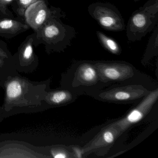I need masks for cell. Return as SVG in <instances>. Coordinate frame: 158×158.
<instances>
[{
    "mask_svg": "<svg viewBox=\"0 0 158 158\" xmlns=\"http://www.w3.org/2000/svg\"><path fill=\"white\" fill-rule=\"evenodd\" d=\"M73 95L67 90L48 91L45 102L48 106H60L73 101Z\"/></svg>",
    "mask_w": 158,
    "mask_h": 158,
    "instance_id": "30bf717a",
    "label": "cell"
},
{
    "mask_svg": "<svg viewBox=\"0 0 158 158\" xmlns=\"http://www.w3.org/2000/svg\"><path fill=\"white\" fill-rule=\"evenodd\" d=\"M96 34L102 46L109 52L116 55H120L122 53L121 47L112 38L99 31H97Z\"/></svg>",
    "mask_w": 158,
    "mask_h": 158,
    "instance_id": "7c38bea8",
    "label": "cell"
},
{
    "mask_svg": "<svg viewBox=\"0 0 158 158\" xmlns=\"http://www.w3.org/2000/svg\"><path fill=\"white\" fill-rule=\"evenodd\" d=\"M0 58H7L8 56L7 54L5 53V52H3L2 51L0 50Z\"/></svg>",
    "mask_w": 158,
    "mask_h": 158,
    "instance_id": "ffe728a7",
    "label": "cell"
},
{
    "mask_svg": "<svg viewBox=\"0 0 158 158\" xmlns=\"http://www.w3.org/2000/svg\"><path fill=\"white\" fill-rule=\"evenodd\" d=\"M12 1L13 0H0V3L4 4H8Z\"/></svg>",
    "mask_w": 158,
    "mask_h": 158,
    "instance_id": "44dd1931",
    "label": "cell"
},
{
    "mask_svg": "<svg viewBox=\"0 0 158 158\" xmlns=\"http://www.w3.org/2000/svg\"><path fill=\"white\" fill-rule=\"evenodd\" d=\"M91 17L105 30L120 32L126 29L124 20L118 9L109 2L91 3L88 7Z\"/></svg>",
    "mask_w": 158,
    "mask_h": 158,
    "instance_id": "3957f363",
    "label": "cell"
},
{
    "mask_svg": "<svg viewBox=\"0 0 158 158\" xmlns=\"http://www.w3.org/2000/svg\"><path fill=\"white\" fill-rule=\"evenodd\" d=\"M94 65L98 71L99 79L104 83L124 81L134 75L132 65L126 62L98 61Z\"/></svg>",
    "mask_w": 158,
    "mask_h": 158,
    "instance_id": "5b68a950",
    "label": "cell"
},
{
    "mask_svg": "<svg viewBox=\"0 0 158 158\" xmlns=\"http://www.w3.org/2000/svg\"><path fill=\"white\" fill-rule=\"evenodd\" d=\"M4 58H0V76L6 74L13 71H9V69L5 68V62Z\"/></svg>",
    "mask_w": 158,
    "mask_h": 158,
    "instance_id": "e0dca14e",
    "label": "cell"
},
{
    "mask_svg": "<svg viewBox=\"0 0 158 158\" xmlns=\"http://www.w3.org/2000/svg\"><path fill=\"white\" fill-rule=\"evenodd\" d=\"M150 92L141 85H129L103 91L99 95V98L112 102H130L145 97Z\"/></svg>",
    "mask_w": 158,
    "mask_h": 158,
    "instance_id": "ba28073f",
    "label": "cell"
},
{
    "mask_svg": "<svg viewBox=\"0 0 158 158\" xmlns=\"http://www.w3.org/2000/svg\"><path fill=\"white\" fill-rule=\"evenodd\" d=\"M15 25V22L13 20H2L0 21V29L2 30H10L13 28Z\"/></svg>",
    "mask_w": 158,
    "mask_h": 158,
    "instance_id": "2e32d148",
    "label": "cell"
},
{
    "mask_svg": "<svg viewBox=\"0 0 158 158\" xmlns=\"http://www.w3.org/2000/svg\"><path fill=\"white\" fill-rule=\"evenodd\" d=\"M35 0H19L20 4L24 7H27L33 3Z\"/></svg>",
    "mask_w": 158,
    "mask_h": 158,
    "instance_id": "d6986e66",
    "label": "cell"
},
{
    "mask_svg": "<svg viewBox=\"0 0 158 158\" xmlns=\"http://www.w3.org/2000/svg\"><path fill=\"white\" fill-rule=\"evenodd\" d=\"M73 151L74 157L77 158H82L83 155H84L83 151L82 149L79 148L77 147H74L73 148Z\"/></svg>",
    "mask_w": 158,
    "mask_h": 158,
    "instance_id": "ac0fdd59",
    "label": "cell"
},
{
    "mask_svg": "<svg viewBox=\"0 0 158 158\" xmlns=\"http://www.w3.org/2000/svg\"><path fill=\"white\" fill-rule=\"evenodd\" d=\"M13 71L0 76V84L5 90L4 103L0 112L4 118L20 113L35 112L48 106L45 98L47 84L35 83L15 75Z\"/></svg>",
    "mask_w": 158,
    "mask_h": 158,
    "instance_id": "6da1fadb",
    "label": "cell"
},
{
    "mask_svg": "<svg viewBox=\"0 0 158 158\" xmlns=\"http://www.w3.org/2000/svg\"><path fill=\"white\" fill-rule=\"evenodd\" d=\"M158 22V0H148L129 18L125 29L128 41H140L155 28Z\"/></svg>",
    "mask_w": 158,
    "mask_h": 158,
    "instance_id": "7a4b0ae2",
    "label": "cell"
},
{
    "mask_svg": "<svg viewBox=\"0 0 158 158\" xmlns=\"http://www.w3.org/2000/svg\"><path fill=\"white\" fill-rule=\"evenodd\" d=\"M51 157L55 158H67L74 157L73 154L62 147H54L49 151Z\"/></svg>",
    "mask_w": 158,
    "mask_h": 158,
    "instance_id": "5bb4252c",
    "label": "cell"
},
{
    "mask_svg": "<svg viewBox=\"0 0 158 158\" xmlns=\"http://www.w3.org/2000/svg\"><path fill=\"white\" fill-rule=\"evenodd\" d=\"M122 134L118 128L108 125L102 128L95 138L82 149L83 153L95 152L99 155H104Z\"/></svg>",
    "mask_w": 158,
    "mask_h": 158,
    "instance_id": "52a82bcc",
    "label": "cell"
},
{
    "mask_svg": "<svg viewBox=\"0 0 158 158\" xmlns=\"http://www.w3.org/2000/svg\"><path fill=\"white\" fill-rule=\"evenodd\" d=\"M158 89L150 91L136 107L132 109L124 117L110 124L118 128L123 134L129 127L141 121L152 109L158 100Z\"/></svg>",
    "mask_w": 158,
    "mask_h": 158,
    "instance_id": "277c9868",
    "label": "cell"
},
{
    "mask_svg": "<svg viewBox=\"0 0 158 158\" xmlns=\"http://www.w3.org/2000/svg\"><path fill=\"white\" fill-rule=\"evenodd\" d=\"M158 52V26L157 25L149 40L146 51L141 61L142 64H146L153 57L157 55Z\"/></svg>",
    "mask_w": 158,
    "mask_h": 158,
    "instance_id": "8fae6325",
    "label": "cell"
},
{
    "mask_svg": "<svg viewBox=\"0 0 158 158\" xmlns=\"http://www.w3.org/2000/svg\"><path fill=\"white\" fill-rule=\"evenodd\" d=\"M3 119V117L2 116L1 113V112H0V123H1V122H2V121Z\"/></svg>",
    "mask_w": 158,
    "mask_h": 158,
    "instance_id": "7402d4cb",
    "label": "cell"
},
{
    "mask_svg": "<svg viewBox=\"0 0 158 158\" xmlns=\"http://www.w3.org/2000/svg\"><path fill=\"white\" fill-rule=\"evenodd\" d=\"M74 80L77 84L83 85H91L97 83L99 76L94 64L88 62L80 64L77 69Z\"/></svg>",
    "mask_w": 158,
    "mask_h": 158,
    "instance_id": "9c48e42d",
    "label": "cell"
},
{
    "mask_svg": "<svg viewBox=\"0 0 158 158\" xmlns=\"http://www.w3.org/2000/svg\"><path fill=\"white\" fill-rule=\"evenodd\" d=\"M35 14L31 13L30 15L27 16V19L29 23L34 27H38L42 25L46 21L48 15L47 8H40L35 10Z\"/></svg>",
    "mask_w": 158,
    "mask_h": 158,
    "instance_id": "4fadbf2b",
    "label": "cell"
},
{
    "mask_svg": "<svg viewBox=\"0 0 158 158\" xmlns=\"http://www.w3.org/2000/svg\"><path fill=\"white\" fill-rule=\"evenodd\" d=\"M134 2H138L139 1H140V0H134Z\"/></svg>",
    "mask_w": 158,
    "mask_h": 158,
    "instance_id": "603a6c76",
    "label": "cell"
},
{
    "mask_svg": "<svg viewBox=\"0 0 158 158\" xmlns=\"http://www.w3.org/2000/svg\"><path fill=\"white\" fill-rule=\"evenodd\" d=\"M34 50L32 45L30 43L27 44L24 49L22 53V60L24 62H30L33 57Z\"/></svg>",
    "mask_w": 158,
    "mask_h": 158,
    "instance_id": "9a60e30c",
    "label": "cell"
},
{
    "mask_svg": "<svg viewBox=\"0 0 158 158\" xmlns=\"http://www.w3.org/2000/svg\"><path fill=\"white\" fill-rule=\"evenodd\" d=\"M43 32L45 37L52 41L58 50H63L71 46L77 35L73 27L57 21L50 22L44 28Z\"/></svg>",
    "mask_w": 158,
    "mask_h": 158,
    "instance_id": "8992f818",
    "label": "cell"
}]
</instances>
